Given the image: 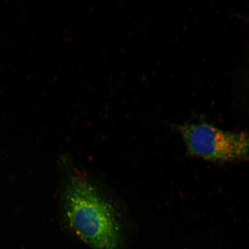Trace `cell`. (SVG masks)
Here are the masks:
<instances>
[{
	"label": "cell",
	"mask_w": 249,
	"mask_h": 249,
	"mask_svg": "<svg viewBox=\"0 0 249 249\" xmlns=\"http://www.w3.org/2000/svg\"><path fill=\"white\" fill-rule=\"evenodd\" d=\"M63 202L67 222L83 242L93 249H120L117 212L86 177L77 174L70 177Z\"/></svg>",
	"instance_id": "6da1fadb"
},
{
	"label": "cell",
	"mask_w": 249,
	"mask_h": 249,
	"mask_svg": "<svg viewBox=\"0 0 249 249\" xmlns=\"http://www.w3.org/2000/svg\"><path fill=\"white\" fill-rule=\"evenodd\" d=\"M189 154L214 161H231L249 156V135L227 132L208 124L180 125Z\"/></svg>",
	"instance_id": "7a4b0ae2"
}]
</instances>
